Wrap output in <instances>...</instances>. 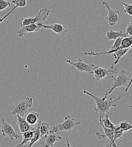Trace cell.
Wrapping results in <instances>:
<instances>
[{
    "label": "cell",
    "mask_w": 132,
    "mask_h": 147,
    "mask_svg": "<svg viewBox=\"0 0 132 147\" xmlns=\"http://www.w3.org/2000/svg\"><path fill=\"white\" fill-rule=\"evenodd\" d=\"M83 93L92 97L94 99L96 104L94 108L96 114H98L99 117L102 119H103L106 115L109 114V111L111 107H117L116 102L121 98V96H119L115 99L113 97L107 99V97H102L101 98L86 90L83 91Z\"/></svg>",
    "instance_id": "6da1fadb"
},
{
    "label": "cell",
    "mask_w": 132,
    "mask_h": 147,
    "mask_svg": "<svg viewBox=\"0 0 132 147\" xmlns=\"http://www.w3.org/2000/svg\"><path fill=\"white\" fill-rule=\"evenodd\" d=\"M110 77L113 79V84L110 87L109 91L106 93L103 97H107L108 95L111 94L113 90L117 87H127L131 81L132 75L128 73L125 70H122L119 74L117 78H115L113 76H110Z\"/></svg>",
    "instance_id": "7a4b0ae2"
},
{
    "label": "cell",
    "mask_w": 132,
    "mask_h": 147,
    "mask_svg": "<svg viewBox=\"0 0 132 147\" xmlns=\"http://www.w3.org/2000/svg\"><path fill=\"white\" fill-rule=\"evenodd\" d=\"M32 105L33 98L32 97H27L24 100L18 101L11 108L10 114L13 115L18 114L21 117H23Z\"/></svg>",
    "instance_id": "3957f363"
},
{
    "label": "cell",
    "mask_w": 132,
    "mask_h": 147,
    "mask_svg": "<svg viewBox=\"0 0 132 147\" xmlns=\"http://www.w3.org/2000/svg\"><path fill=\"white\" fill-rule=\"evenodd\" d=\"M50 10L46 8L41 9L35 17L31 18H24L17 20V22L21 27L27 26L28 24L37 23L39 22L42 23L48 17L50 14Z\"/></svg>",
    "instance_id": "277c9868"
},
{
    "label": "cell",
    "mask_w": 132,
    "mask_h": 147,
    "mask_svg": "<svg viewBox=\"0 0 132 147\" xmlns=\"http://www.w3.org/2000/svg\"><path fill=\"white\" fill-rule=\"evenodd\" d=\"M81 123L79 122H75L74 118H72L68 113L65 117L64 121L62 123L55 124L52 129V131L57 132L59 131H71L74 129L76 125H80Z\"/></svg>",
    "instance_id": "5b68a950"
},
{
    "label": "cell",
    "mask_w": 132,
    "mask_h": 147,
    "mask_svg": "<svg viewBox=\"0 0 132 147\" xmlns=\"http://www.w3.org/2000/svg\"><path fill=\"white\" fill-rule=\"evenodd\" d=\"M102 4L103 7L107 8L108 10V14L105 19L110 27H113L121 19V15L118 10H113L107 2L103 1Z\"/></svg>",
    "instance_id": "8992f818"
},
{
    "label": "cell",
    "mask_w": 132,
    "mask_h": 147,
    "mask_svg": "<svg viewBox=\"0 0 132 147\" xmlns=\"http://www.w3.org/2000/svg\"><path fill=\"white\" fill-rule=\"evenodd\" d=\"M37 23L40 26L41 28L51 30L58 35L66 36L68 34L69 30L66 25H64L59 23H52L51 24L46 25V24H44L41 22H39Z\"/></svg>",
    "instance_id": "52a82bcc"
},
{
    "label": "cell",
    "mask_w": 132,
    "mask_h": 147,
    "mask_svg": "<svg viewBox=\"0 0 132 147\" xmlns=\"http://www.w3.org/2000/svg\"><path fill=\"white\" fill-rule=\"evenodd\" d=\"M1 130L3 136H8L11 140H13L14 139L17 140L19 138H22L21 136L15 132L13 126L9 124L3 118L1 121Z\"/></svg>",
    "instance_id": "ba28073f"
},
{
    "label": "cell",
    "mask_w": 132,
    "mask_h": 147,
    "mask_svg": "<svg viewBox=\"0 0 132 147\" xmlns=\"http://www.w3.org/2000/svg\"><path fill=\"white\" fill-rule=\"evenodd\" d=\"M66 62L69 64L74 66L76 69L81 72H86L89 74H92L93 72V68L95 65L93 63L88 64L84 62L81 58H78L77 61L73 62L70 59H67Z\"/></svg>",
    "instance_id": "9c48e42d"
},
{
    "label": "cell",
    "mask_w": 132,
    "mask_h": 147,
    "mask_svg": "<svg viewBox=\"0 0 132 147\" xmlns=\"http://www.w3.org/2000/svg\"><path fill=\"white\" fill-rule=\"evenodd\" d=\"M111 73L117 74V73L113 70V65H112L110 67L107 66L105 68H102L98 66L95 65L93 68V74L94 75L96 82H98L99 80L107 76H110Z\"/></svg>",
    "instance_id": "30bf717a"
},
{
    "label": "cell",
    "mask_w": 132,
    "mask_h": 147,
    "mask_svg": "<svg viewBox=\"0 0 132 147\" xmlns=\"http://www.w3.org/2000/svg\"><path fill=\"white\" fill-rule=\"evenodd\" d=\"M40 28L41 27L38 23H34L21 27V28L17 31V33L19 37L27 36L28 33L32 32H38Z\"/></svg>",
    "instance_id": "8fae6325"
},
{
    "label": "cell",
    "mask_w": 132,
    "mask_h": 147,
    "mask_svg": "<svg viewBox=\"0 0 132 147\" xmlns=\"http://www.w3.org/2000/svg\"><path fill=\"white\" fill-rule=\"evenodd\" d=\"M45 147H53L54 144L57 142H59L62 139V137L60 135H58L52 131H50V132L45 135Z\"/></svg>",
    "instance_id": "7c38bea8"
},
{
    "label": "cell",
    "mask_w": 132,
    "mask_h": 147,
    "mask_svg": "<svg viewBox=\"0 0 132 147\" xmlns=\"http://www.w3.org/2000/svg\"><path fill=\"white\" fill-rule=\"evenodd\" d=\"M17 124L19 127L20 131L23 133L26 132L27 131L30 130H35L37 127H34L32 125H29L26 121L25 118L21 117L18 114L17 115Z\"/></svg>",
    "instance_id": "4fadbf2b"
},
{
    "label": "cell",
    "mask_w": 132,
    "mask_h": 147,
    "mask_svg": "<svg viewBox=\"0 0 132 147\" xmlns=\"http://www.w3.org/2000/svg\"><path fill=\"white\" fill-rule=\"evenodd\" d=\"M129 36L126 32H124L121 31H114L113 30H110L106 32V37L107 40H116L118 37H125Z\"/></svg>",
    "instance_id": "5bb4252c"
},
{
    "label": "cell",
    "mask_w": 132,
    "mask_h": 147,
    "mask_svg": "<svg viewBox=\"0 0 132 147\" xmlns=\"http://www.w3.org/2000/svg\"><path fill=\"white\" fill-rule=\"evenodd\" d=\"M123 133H124V131L120 129L119 125H116L115 130L113 134V140L110 144H109L107 146V147H116L117 146L116 142L119 140L121 141V139L122 136L124 135Z\"/></svg>",
    "instance_id": "9a60e30c"
},
{
    "label": "cell",
    "mask_w": 132,
    "mask_h": 147,
    "mask_svg": "<svg viewBox=\"0 0 132 147\" xmlns=\"http://www.w3.org/2000/svg\"><path fill=\"white\" fill-rule=\"evenodd\" d=\"M11 2L15 4V7H14L7 14H6L5 16H3L2 18H0V23L2 22L7 17H9L13 12V11L18 7H24L26 5H27V0H12Z\"/></svg>",
    "instance_id": "2e32d148"
},
{
    "label": "cell",
    "mask_w": 132,
    "mask_h": 147,
    "mask_svg": "<svg viewBox=\"0 0 132 147\" xmlns=\"http://www.w3.org/2000/svg\"><path fill=\"white\" fill-rule=\"evenodd\" d=\"M36 129L35 130H30V131H27L26 132H23L22 133V138H23V140L22 142L17 146H15V147H25V144L27 143L28 142H29L31 140V139H32L34 132L35 131Z\"/></svg>",
    "instance_id": "e0dca14e"
},
{
    "label": "cell",
    "mask_w": 132,
    "mask_h": 147,
    "mask_svg": "<svg viewBox=\"0 0 132 147\" xmlns=\"http://www.w3.org/2000/svg\"><path fill=\"white\" fill-rule=\"evenodd\" d=\"M131 48H120L118 50H117L116 52H115L112 55L113 56V58L115 59V61H114L113 65H116L119 62L120 58L125 55L128 52V51Z\"/></svg>",
    "instance_id": "ac0fdd59"
},
{
    "label": "cell",
    "mask_w": 132,
    "mask_h": 147,
    "mask_svg": "<svg viewBox=\"0 0 132 147\" xmlns=\"http://www.w3.org/2000/svg\"><path fill=\"white\" fill-rule=\"evenodd\" d=\"M38 117H39V114L38 113L32 111L27 115L25 119L29 125L32 126L38 123Z\"/></svg>",
    "instance_id": "d6986e66"
},
{
    "label": "cell",
    "mask_w": 132,
    "mask_h": 147,
    "mask_svg": "<svg viewBox=\"0 0 132 147\" xmlns=\"http://www.w3.org/2000/svg\"><path fill=\"white\" fill-rule=\"evenodd\" d=\"M38 126L37 128L36 129L34 134L32 138V139H31V140L29 141V144L27 146L28 147H32L36 142H38V140L41 138V135H40V124L41 123V121H38Z\"/></svg>",
    "instance_id": "ffe728a7"
},
{
    "label": "cell",
    "mask_w": 132,
    "mask_h": 147,
    "mask_svg": "<svg viewBox=\"0 0 132 147\" xmlns=\"http://www.w3.org/2000/svg\"><path fill=\"white\" fill-rule=\"evenodd\" d=\"M39 128H40L41 138L43 136H45L47 134H48L50 131V127H49V124L48 123H45V122L41 123V122Z\"/></svg>",
    "instance_id": "44dd1931"
},
{
    "label": "cell",
    "mask_w": 132,
    "mask_h": 147,
    "mask_svg": "<svg viewBox=\"0 0 132 147\" xmlns=\"http://www.w3.org/2000/svg\"><path fill=\"white\" fill-rule=\"evenodd\" d=\"M103 126L108 129H114L116 126L109 119V114L106 115L103 119H102Z\"/></svg>",
    "instance_id": "7402d4cb"
},
{
    "label": "cell",
    "mask_w": 132,
    "mask_h": 147,
    "mask_svg": "<svg viewBox=\"0 0 132 147\" xmlns=\"http://www.w3.org/2000/svg\"><path fill=\"white\" fill-rule=\"evenodd\" d=\"M120 129H121L122 131H127L128 130H130L132 129V125L130 123H129L128 121H124L120 123L119 125Z\"/></svg>",
    "instance_id": "603a6c76"
},
{
    "label": "cell",
    "mask_w": 132,
    "mask_h": 147,
    "mask_svg": "<svg viewBox=\"0 0 132 147\" xmlns=\"http://www.w3.org/2000/svg\"><path fill=\"white\" fill-rule=\"evenodd\" d=\"M123 37H118L115 40V41L113 44V45L111 47L110 50H115L118 49L121 47V42L122 41Z\"/></svg>",
    "instance_id": "cb8c5ba5"
},
{
    "label": "cell",
    "mask_w": 132,
    "mask_h": 147,
    "mask_svg": "<svg viewBox=\"0 0 132 147\" xmlns=\"http://www.w3.org/2000/svg\"><path fill=\"white\" fill-rule=\"evenodd\" d=\"M123 4L124 5V12L132 16V5L126 3L125 2H123Z\"/></svg>",
    "instance_id": "d4e9b609"
},
{
    "label": "cell",
    "mask_w": 132,
    "mask_h": 147,
    "mask_svg": "<svg viewBox=\"0 0 132 147\" xmlns=\"http://www.w3.org/2000/svg\"><path fill=\"white\" fill-rule=\"evenodd\" d=\"M10 6L11 3L9 1L6 0H0V11Z\"/></svg>",
    "instance_id": "484cf974"
},
{
    "label": "cell",
    "mask_w": 132,
    "mask_h": 147,
    "mask_svg": "<svg viewBox=\"0 0 132 147\" xmlns=\"http://www.w3.org/2000/svg\"><path fill=\"white\" fill-rule=\"evenodd\" d=\"M129 36L132 37V19L131 20L129 23L127 27L126 32H125Z\"/></svg>",
    "instance_id": "4316f807"
},
{
    "label": "cell",
    "mask_w": 132,
    "mask_h": 147,
    "mask_svg": "<svg viewBox=\"0 0 132 147\" xmlns=\"http://www.w3.org/2000/svg\"><path fill=\"white\" fill-rule=\"evenodd\" d=\"M132 84V78H131V81H130V82H129V84H128V86L126 87V88H125V92H127L128 91V90H129V88H130V87L131 86V85Z\"/></svg>",
    "instance_id": "83f0119b"
},
{
    "label": "cell",
    "mask_w": 132,
    "mask_h": 147,
    "mask_svg": "<svg viewBox=\"0 0 132 147\" xmlns=\"http://www.w3.org/2000/svg\"><path fill=\"white\" fill-rule=\"evenodd\" d=\"M129 107L131 108H132V104H131L130 105H129Z\"/></svg>",
    "instance_id": "f1b7e54d"
},
{
    "label": "cell",
    "mask_w": 132,
    "mask_h": 147,
    "mask_svg": "<svg viewBox=\"0 0 132 147\" xmlns=\"http://www.w3.org/2000/svg\"></svg>",
    "instance_id": "f546056e"
}]
</instances>
